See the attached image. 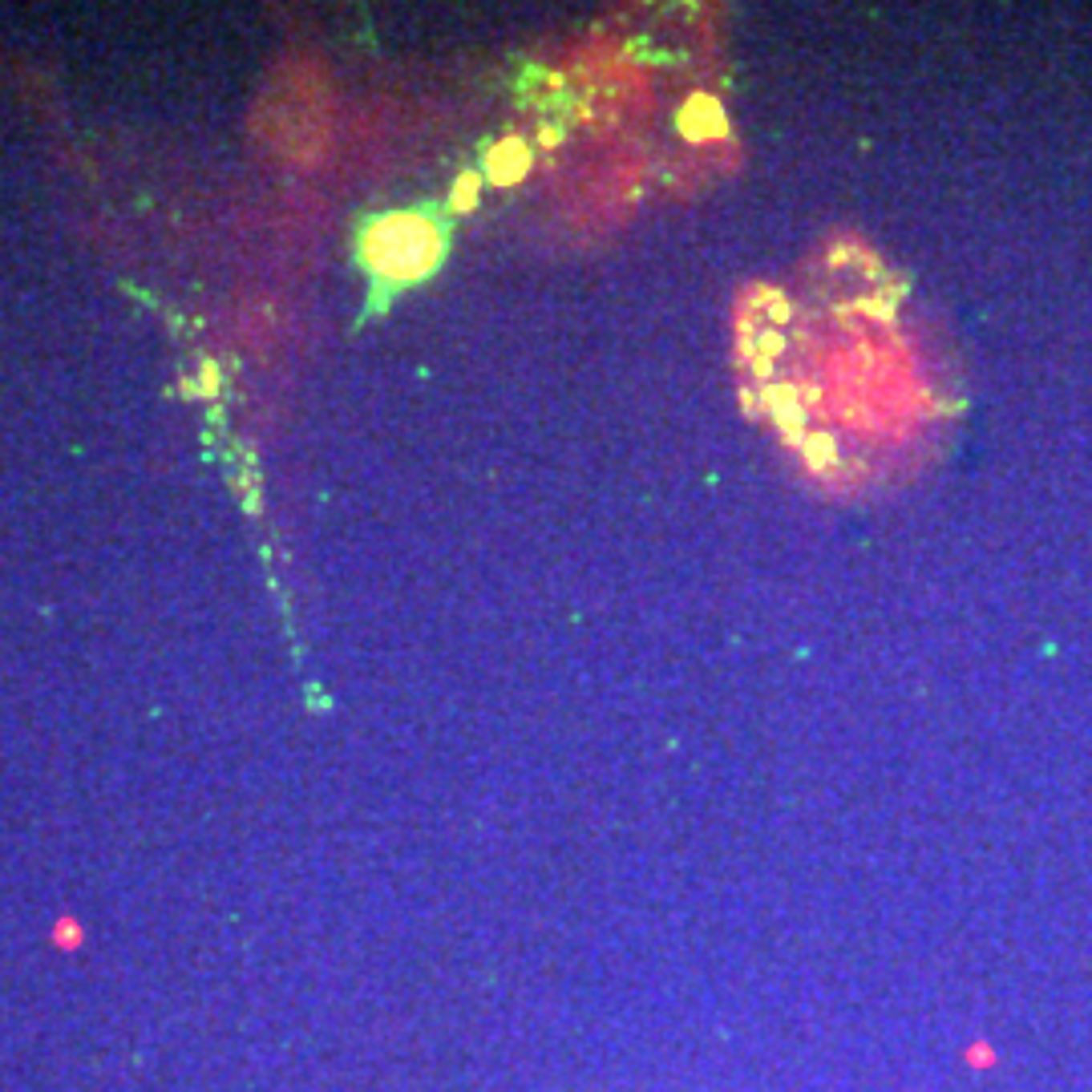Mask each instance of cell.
Wrapping results in <instances>:
<instances>
[{
	"mask_svg": "<svg viewBox=\"0 0 1092 1092\" xmlns=\"http://www.w3.org/2000/svg\"><path fill=\"white\" fill-rule=\"evenodd\" d=\"M445 255V227L433 215H385L360 231V259L385 288L425 280Z\"/></svg>",
	"mask_w": 1092,
	"mask_h": 1092,
	"instance_id": "cell-1",
	"label": "cell"
},
{
	"mask_svg": "<svg viewBox=\"0 0 1092 1092\" xmlns=\"http://www.w3.org/2000/svg\"><path fill=\"white\" fill-rule=\"evenodd\" d=\"M522 162H526V154H522V150H506V154H498V158H494V174H498V178H506V174H510V170H518Z\"/></svg>",
	"mask_w": 1092,
	"mask_h": 1092,
	"instance_id": "cell-2",
	"label": "cell"
}]
</instances>
